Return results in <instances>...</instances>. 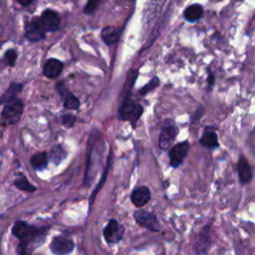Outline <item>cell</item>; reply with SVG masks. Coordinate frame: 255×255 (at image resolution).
Wrapping results in <instances>:
<instances>
[{
	"label": "cell",
	"mask_w": 255,
	"mask_h": 255,
	"mask_svg": "<svg viewBox=\"0 0 255 255\" xmlns=\"http://www.w3.org/2000/svg\"><path fill=\"white\" fill-rule=\"evenodd\" d=\"M212 222L204 224L195 237L192 243L195 255H205L208 253L212 243Z\"/></svg>",
	"instance_id": "7a4b0ae2"
},
{
	"label": "cell",
	"mask_w": 255,
	"mask_h": 255,
	"mask_svg": "<svg viewBox=\"0 0 255 255\" xmlns=\"http://www.w3.org/2000/svg\"><path fill=\"white\" fill-rule=\"evenodd\" d=\"M75 122H76V117L73 115L65 114V115L61 116V123H62V125H64L67 128L73 127Z\"/></svg>",
	"instance_id": "484cf974"
},
{
	"label": "cell",
	"mask_w": 255,
	"mask_h": 255,
	"mask_svg": "<svg viewBox=\"0 0 255 255\" xmlns=\"http://www.w3.org/2000/svg\"><path fill=\"white\" fill-rule=\"evenodd\" d=\"M101 0H88V2L84 8V12L88 15H92L99 6Z\"/></svg>",
	"instance_id": "d4e9b609"
},
{
	"label": "cell",
	"mask_w": 255,
	"mask_h": 255,
	"mask_svg": "<svg viewBox=\"0 0 255 255\" xmlns=\"http://www.w3.org/2000/svg\"><path fill=\"white\" fill-rule=\"evenodd\" d=\"M134 220L136 224L152 232H160L162 229L159 219L153 212L139 208L134 212Z\"/></svg>",
	"instance_id": "3957f363"
},
{
	"label": "cell",
	"mask_w": 255,
	"mask_h": 255,
	"mask_svg": "<svg viewBox=\"0 0 255 255\" xmlns=\"http://www.w3.org/2000/svg\"><path fill=\"white\" fill-rule=\"evenodd\" d=\"M189 149H190V145L187 141L181 142L172 146L169 151V159H170V167L173 169L180 168L184 164L185 160L187 159Z\"/></svg>",
	"instance_id": "ba28073f"
},
{
	"label": "cell",
	"mask_w": 255,
	"mask_h": 255,
	"mask_svg": "<svg viewBox=\"0 0 255 255\" xmlns=\"http://www.w3.org/2000/svg\"><path fill=\"white\" fill-rule=\"evenodd\" d=\"M24 105L21 100L14 99L6 104H4V108L2 110L1 116L5 125H14L17 123L23 114Z\"/></svg>",
	"instance_id": "5b68a950"
},
{
	"label": "cell",
	"mask_w": 255,
	"mask_h": 255,
	"mask_svg": "<svg viewBox=\"0 0 255 255\" xmlns=\"http://www.w3.org/2000/svg\"><path fill=\"white\" fill-rule=\"evenodd\" d=\"M124 234L125 226L115 219L110 220L103 229V237L108 244L120 243L124 238Z\"/></svg>",
	"instance_id": "8992f818"
},
{
	"label": "cell",
	"mask_w": 255,
	"mask_h": 255,
	"mask_svg": "<svg viewBox=\"0 0 255 255\" xmlns=\"http://www.w3.org/2000/svg\"><path fill=\"white\" fill-rule=\"evenodd\" d=\"M200 144L209 150H214L220 147L219 142V136L217 132L213 130H209V128H206L200 140Z\"/></svg>",
	"instance_id": "2e32d148"
},
{
	"label": "cell",
	"mask_w": 255,
	"mask_h": 255,
	"mask_svg": "<svg viewBox=\"0 0 255 255\" xmlns=\"http://www.w3.org/2000/svg\"><path fill=\"white\" fill-rule=\"evenodd\" d=\"M214 82H215V76H214L211 72H208V78H207V84H208V86H209L210 88L213 87Z\"/></svg>",
	"instance_id": "f1b7e54d"
},
{
	"label": "cell",
	"mask_w": 255,
	"mask_h": 255,
	"mask_svg": "<svg viewBox=\"0 0 255 255\" xmlns=\"http://www.w3.org/2000/svg\"><path fill=\"white\" fill-rule=\"evenodd\" d=\"M39 20H40V23H41L43 29L45 31H48V32L57 31L59 29V27H60V24H61L60 17H59L57 12L50 10V9L45 10L42 13V15H41Z\"/></svg>",
	"instance_id": "8fae6325"
},
{
	"label": "cell",
	"mask_w": 255,
	"mask_h": 255,
	"mask_svg": "<svg viewBox=\"0 0 255 255\" xmlns=\"http://www.w3.org/2000/svg\"><path fill=\"white\" fill-rule=\"evenodd\" d=\"M50 227L37 226L23 221H16L11 228L12 235L19 240L16 254L32 255L37 248L45 243Z\"/></svg>",
	"instance_id": "6da1fadb"
},
{
	"label": "cell",
	"mask_w": 255,
	"mask_h": 255,
	"mask_svg": "<svg viewBox=\"0 0 255 255\" xmlns=\"http://www.w3.org/2000/svg\"><path fill=\"white\" fill-rule=\"evenodd\" d=\"M143 113L144 108L140 104L133 102L129 97H127L119 110V118L123 121H130L135 127Z\"/></svg>",
	"instance_id": "277c9868"
},
{
	"label": "cell",
	"mask_w": 255,
	"mask_h": 255,
	"mask_svg": "<svg viewBox=\"0 0 255 255\" xmlns=\"http://www.w3.org/2000/svg\"><path fill=\"white\" fill-rule=\"evenodd\" d=\"M18 1H19V3L22 4L23 6H27L33 1V0H18Z\"/></svg>",
	"instance_id": "f546056e"
},
{
	"label": "cell",
	"mask_w": 255,
	"mask_h": 255,
	"mask_svg": "<svg viewBox=\"0 0 255 255\" xmlns=\"http://www.w3.org/2000/svg\"><path fill=\"white\" fill-rule=\"evenodd\" d=\"M58 90L59 94L61 95V97L64 99V108L68 110H77L80 107V101L76 96H74L72 93L69 92L67 88L64 87V85L61 83H59L58 85Z\"/></svg>",
	"instance_id": "5bb4252c"
},
{
	"label": "cell",
	"mask_w": 255,
	"mask_h": 255,
	"mask_svg": "<svg viewBox=\"0 0 255 255\" xmlns=\"http://www.w3.org/2000/svg\"><path fill=\"white\" fill-rule=\"evenodd\" d=\"M204 112V108H203V107H200V108L197 110V112H195V113L191 116V123H192V124L199 123L200 120L202 119V116H203Z\"/></svg>",
	"instance_id": "83f0119b"
},
{
	"label": "cell",
	"mask_w": 255,
	"mask_h": 255,
	"mask_svg": "<svg viewBox=\"0 0 255 255\" xmlns=\"http://www.w3.org/2000/svg\"><path fill=\"white\" fill-rule=\"evenodd\" d=\"M67 156V152L62 146L54 147L49 153V161H51L55 166L60 165Z\"/></svg>",
	"instance_id": "603a6c76"
},
{
	"label": "cell",
	"mask_w": 255,
	"mask_h": 255,
	"mask_svg": "<svg viewBox=\"0 0 255 255\" xmlns=\"http://www.w3.org/2000/svg\"><path fill=\"white\" fill-rule=\"evenodd\" d=\"M48 164H49V153L45 152L35 153L30 160L31 167L33 168L34 170L37 171L45 170L48 167Z\"/></svg>",
	"instance_id": "ac0fdd59"
},
{
	"label": "cell",
	"mask_w": 255,
	"mask_h": 255,
	"mask_svg": "<svg viewBox=\"0 0 255 255\" xmlns=\"http://www.w3.org/2000/svg\"><path fill=\"white\" fill-rule=\"evenodd\" d=\"M25 37L31 42L43 40L45 38V30L43 29L40 20H33L28 23L25 29Z\"/></svg>",
	"instance_id": "7c38bea8"
},
{
	"label": "cell",
	"mask_w": 255,
	"mask_h": 255,
	"mask_svg": "<svg viewBox=\"0 0 255 255\" xmlns=\"http://www.w3.org/2000/svg\"><path fill=\"white\" fill-rule=\"evenodd\" d=\"M237 169H238L239 183L242 186L248 185L253 179V171H252V169H251L249 162L247 161L245 156H243V155L240 156L239 160H238V163Z\"/></svg>",
	"instance_id": "4fadbf2b"
},
{
	"label": "cell",
	"mask_w": 255,
	"mask_h": 255,
	"mask_svg": "<svg viewBox=\"0 0 255 255\" xmlns=\"http://www.w3.org/2000/svg\"><path fill=\"white\" fill-rule=\"evenodd\" d=\"M120 35H121V31L118 30L114 26H107L101 32L103 41L107 45H112L118 42V40H119V38H120Z\"/></svg>",
	"instance_id": "ffe728a7"
},
{
	"label": "cell",
	"mask_w": 255,
	"mask_h": 255,
	"mask_svg": "<svg viewBox=\"0 0 255 255\" xmlns=\"http://www.w3.org/2000/svg\"><path fill=\"white\" fill-rule=\"evenodd\" d=\"M178 134H179V130L173 125H169L163 128L159 138V147L161 148V150L163 151L170 150Z\"/></svg>",
	"instance_id": "30bf717a"
},
{
	"label": "cell",
	"mask_w": 255,
	"mask_h": 255,
	"mask_svg": "<svg viewBox=\"0 0 255 255\" xmlns=\"http://www.w3.org/2000/svg\"><path fill=\"white\" fill-rule=\"evenodd\" d=\"M49 249L54 255H70L75 250V242L65 235H56L49 244Z\"/></svg>",
	"instance_id": "52a82bcc"
},
{
	"label": "cell",
	"mask_w": 255,
	"mask_h": 255,
	"mask_svg": "<svg viewBox=\"0 0 255 255\" xmlns=\"http://www.w3.org/2000/svg\"><path fill=\"white\" fill-rule=\"evenodd\" d=\"M13 186L18 189L26 192H34L37 190V187L28 181L23 173H18L16 175V178L13 181Z\"/></svg>",
	"instance_id": "44dd1931"
},
{
	"label": "cell",
	"mask_w": 255,
	"mask_h": 255,
	"mask_svg": "<svg viewBox=\"0 0 255 255\" xmlns=\"http://www.w3.org/2000/svg\"><path fill=\"white\" fill-rule=\"evenodd\" d=\"M63 70V63L57 59H49L43 68V74L50 79H54L61 74Z\"/></svg>",
	"instance_id": "e0dca14e"
},
{
	"label": "cell",
	"mask_w": 255,
	"mask_h": 255,
	"mask_svg": "<svg viewBox=\"0 0 255 255\" xmlns=\"http://www.w3.org/2000/svg\"><path fill=\"white\" fill-rule=\"evenodd\" d=\"M17 52L14 49H9L5 53V60L9 66H14L16 59H17Z\"/></svg>",
	"instance_id": "4316f807"
},
{
	"label": "cell",
	"mask_w": 255,
	"mask_h": 255,
	"mask_svg": "<svg viewBox=\"0 0 255 255\" xmlns=\"http://www.w3.org/2000/svg\"><path fill=\"white\" fill-rule=\"evenodd\" d=\"M203 15L204 7L201 4H192L188 6L184 12V17L188 22H195L200 20Z\"/></svg>",
	"instance_id": "d6986e66"
},
{
	"label": "cell",
	"mask_w": 255,
	"mask_h": 255,
	"mask_svg": "<svg viewBox=\"0 0 255 255\" xmlns=\"http://www.w3.org/2000/svg\"><path fill=\"white\" fill-rule=\"evenodd\" d=\"M131 202L136 206L142 208L145 205H147L151 199H152V193L151 189L147 186H141L133 189L131 193Z\"/></svg>",
	"instance_id": "9c48e42d"
},
{
	"label": "cell",
	"mask_w": 255,
	"mask_h": 255,
	"mask_svg": "<svg viewBox=\"0 0 255 255\" xmlns=\"http://www.w3.org/2000/svg\"><path fill=\"white\" fill-rule=\"evenodd\" d=\"M112 163H113V153L111 152L110 154H109V156H108L107 165H106L105 170H104V171H103V174H102V176H101V180H100L99 184L97 185L96 188L94 189V191L92 192L91 197H90V200H89V212H90V210H91V208H92V205L94 204V202H95V200H96L97 194L100 192V190L103 188V187H104V185H105V183H106V181H107L109 171H110L111 167H112Z\"/></svg>",
	"instance_id": "9a60e30c"
},
{
	"label": "cell",
	"mask_w": 255,
	"mask_h": 255,
	"mask_svg": "<svg viewBox=\"0 0 255 255\" xmlns=\"http://www.w3.org/2000/svg\"><path fill=\"white\" fill-rule=\"evenodd\" d=\"M23 89V85L21 83H12L6 92L0 97V105L6 104L7 102L16 99V96L19 92H21Z\"/></svg>",
	"instance_id": "7402d4cb"
},
{
	"label": "cell",
	"mask_w": 255,
	"mask_h": 255,
	"mask_svg": "<svg viewBox=\"0 0 255 255\" xmlns=\"http://www.w3.org/2000/svg\"><path fill=\"white\" fill-rule=\"evenodd\" d=\"M159 85H160V79H159L158 77H153V79H152L146 86H144V87L140 90V94H141L142 96H145V95H147L148 93H150V92H152L153 90H154Z\"/></svg>",
	"instance_id": "cb8c5ba5"
}]
</instances>
